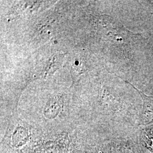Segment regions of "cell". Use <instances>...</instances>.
<instances>
[{"mask_svg": "<svg viewBox=\"0 0 153 153\" xmlns=\"http://www.w3.org/2000/svg\"><path fill=\"white\" fill-rule=\"evenodd\" d=\"M138 94L141 95L143 102V110L142 113V120L144 123H150L153 121V98L149 97L138 90L137 88L129 83Z\"/></svg>", "mask_w": 153, "mask_h": 153, "instance_id": "cell-1", "label": "cell"}, {"mask_svg": "<svg viewBox=\"0 0 153 153\" xmlns=\"http://www.w3.org/2000/svg\"><path fill=\"white\" fill-rule=\"evenodd\" d=\"M83 73V68L81 65L75 64L71 68V74L74 79H76Z\"/></svg>", "mask_w": 153, "mask_h": 153, "instance_id": "cell-2", "label": "cell"}]
</instances>
